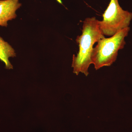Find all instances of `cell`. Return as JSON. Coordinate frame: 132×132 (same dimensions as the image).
<instances>
[{
    "mask_svg": "<svg viewBox=\"0 0 132 132\" xmlns=\"http://www.w3.org/2000/svg\"><path fill=\"white\" fill-rule=\"evenodd\" d=\"M99 22L95 17L86 18L83 22L82 34L76 38L79 50L76 55L73 56L72 64L73 73L76 75L80 73L86 76L89 75L88 68L92 64L91 57L94 45L105 38L100 28Z\"/></svg>",
    "mask_w": 132,
    "mask_h": 132,
    "instance_id": "6da1fadb",
    "label": "cell"
},
{
    "mask_svg": "<svg viewBox=\"0 0 132 132\" xmlns=\"http://www.w3.org/2000/svg\"><path fill=\"white\" fill-rule=\"evenodd\" d=\"M21 5L19 0H0V26L7 27L8 21L16 18V11Z\"/></svg>",
    "mask_w": 132,
    "mask_h": 132,
    "instance_id": "277c9868",
    "label": "cell"
},
{
    "mask_svg": "<svg viewBox=\"0 0 132 132\" xmlns=\"http://www.w3.org/2000/svg\"><path fill=\"white\" fill-rule=\"evenodd\" d=\"M99 22L100 28L104 36H112L119 31L129 27L132 20V13L123 10L118 0H110Z\"/></svg>",
    "mask_w": 132,
    "mask_h": 132,
    "instance_id": "3957f363",
    "label": "cell"
},
{
    "mask_svg": "<svg viewBox=\"0 0 132 132\" xmlns=\"http://www.w3.org/2000/svg\"><path fill=\"white\" fill-rule=\"evenodd\" d=\"M16 55L15 51L12 46L0 36V60L5 64L6 69H13V66L9 59L15 57Z\"/></svg>",
    "mask_w": 132,
    "mask_h": 132,
    "instance_id": "5b68a950",
    "label": "cell"
},
{
    "mask_svg": "<svg viewBox=\"0 0 132 132\" xmlns=\"http://www.w3.org/2000/svg\"><path fill=\"white\" fill-rule=\"evenodd\" d=\"M130 27L119 31L109 38H104L99 40L93 48L92 55V64L96 70L103 67L111 66L115 62L118 52L123 49L126 44L125 39L128 35Z\"/></svg>",
    "mask_w": 132,
    "mask_h": 132,
    "instance_id": "7a4b0ae2",
    "label": "cell"
}]
</instances>
